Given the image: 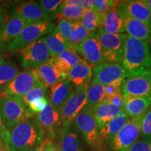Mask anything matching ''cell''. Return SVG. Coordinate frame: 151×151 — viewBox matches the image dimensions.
Instances as JSON below:
<instances>
[{
  "label": "cell",
  "instance_id": "obj_1",
  "mask_svg": "<svg viewBox=\"0 0 151 151\" xmlns=\"http://www.w3.org/2000/svg\"><path fill=\"white\" fill-rule=\"evenodd\" d=\"M121 65L127 77L151 74V54L148 43L126 35Z\"/></svg>",
  "mask_w": 151,
  "mask_h": 151
},
{
  "label": "cell",
  "instance_id": "obj_2",
  "mask_svg": "<svg viewBox=\"0 0 151 151\" xmlns=\"http://www.w3.org/2000/svg\"><path fill=\"white\" fill-rule=\"evenodd\" d=\"M43 140L42 129L36 119L26 120L8 130L10 151H35Z\"/></svg>",
  "mask_w": 151,
  "mask_h": 151
},
{
  "label": "cell",
  "instance_id": "obj_3",
  "mask_svg": "<svg viewBox=\"0 0 151 151\" xmlns=\"http://www.w3.org/2000/svg\"><path fill=\"white\" fill-rule=\"evenodd\" d=\"M73 124L92 150L94 151L102 150L99 139V128L92 108L88 105L85 106L76 116Z\"/></svg>",
  "mask_w": 151,
  "mask_h": 151
},
{
  "label": "cell",
  "instance_id": "obj_4",
  "mask_svg": "<svg viewBox=\"0 0 151 151\" xmlns=\"http://www.w3.org/2000/svg\"><path fill=\"white\" fill-rule=\"evenodd\" d=\"M0 116L7 129L31 120L35 114L28 110L20 97H0Z\"/></svg>",
  "mask_w": 151,
  "mask_h": 151
},
{
  "label": "cell",
  "instance_id": "obj_5",
  "mask_svg": "<svg viewBox=\"0 0 151 151\" xmlns=\"http://www.w3.org/2000/svg\"><path fill=\"white\" fill-rule=\"evenodd\" d=\"M55 28L52 21H41L30 23L26 26L14 41L6 46L9 53L17 52L30 43L52 33Z\"/></svg>",
  "mask_w": 151,
  "mask_h": 151
},
{
  "label": "cell",
  "instance_id": "obj_6",
  "mask_svg": "<svg viewBox=\"0 0 151 151\" xmlns=\"http://www.w3.org/2000/svg\"><path fill=\"white\" fill-rule=\"evenodd\" d=\"M144 113L131 118L124 124L109 143V150L111 151H127L134 143L139 140Z\"/></svg>",
  "mask_w": 151,
  "mask_h": 151
},
{
  "label": "cell",
  "instance_id": "obj_7",
  "mask_svg": "<svg viewBox=\"0 0 151 151\" xmlns=\"http://www.w3.org/2000/svg\"><path fill=\"white\" fill-rule=\"evenodd\" d=\"M97 34L102 48L104 62L121 63L123 58L126 35L107 33L101 28L97 32Z\"/></svg>",
  "mask_w": 151,
  "mask_h": 151
},
{
  "label": "cell",
  "instance_id": "obj_8",
  "mask_svg": "<svg viewBox=\"0 0 151 151\" xmlns=\"http://www.w3.org/2000/svg\"><path fill=\"white\" fill-rule=\"evenodd\" d=\"M17 52L22 67L25 69H37L51 58L43 37Z\"/></svg>",
  "mask_w": 151,
  "mask_h": 151
},
{
  "label": "cell",
  "instance_id": "obj_9",
  "mask_svg": "<svg viewBox=\"0 0 151 151\" xmlns=\"http://www.w3.org/2000/svg\"><path fill=\"white\" fill-rule=\"evenodd\" d=\"M127 77V72L121 63L104 62L93 67L91 81L108 86L114 84H123Z\"/></svg>",
  "mask_w": 151,
  "mask_h": 151
},
{
  "label": "cell",
  "instance_id": "obj_10",
  "mask_svg": "<svg viewBox=\"0 0 151 151\" xmlns=\"http://www.w3.org/2000/svg\"><path fill=\"white\" fill-rule=\"evenodd\" d=\"M39 82L35 69L19 72L10 83L0 92V97H18L25 95Z\"/></svg>",
  "mask_w": 151,
  "mask_h": 151
},
{
  "label": "cell",
  "instance_id": "obj_11",
  "mask_svg": "<svg viewBox=\"0 0 151 151\" xmlns=\"http://www.w3.org/2000/svg\"><path fill=\"white\" fill-rule=\"evenodd\" d=\"M87 88L84 86L73 90L62 106L60 111L62 128L70 127L77 114L87 105Z\"/></svg>",
  "mask_w": 151,
  "mask_h": 151
},
{
  "label": "cell",
  "instance_id": "obj_12",
  "mask_svg": "<svg viewBox=\"0 0 151 151\" xmlns=\"http://www.w3.org/2000/svg\"><path fill=\"white\" fill-rule=\"evenodd\" d=\"M36 120L42 129L43 139L55 140L57 136L62 128L60 111L55 109L50 103L42 111L38 113Z\"/></svg>",
  "mask_w": 151,
  "mask_h": 151
},
{
  "label": "cell",
  "instance_id": "obj_13",
  "mask_svg": "<svg viewBox=\"0 0 151 151\" xmlns=\"http://www.w3.org/2000/svg\"><path fill=\"white\" fill-rule=\"evenodd\" d=\"M124 98L151 97V74L127 77L121 88Z\"/></svg>",
  "mask_w": 151,
  "mask_h": 151
},
{
  "label": "cell",
  "instance_id": "obj_14",
  "mask_svg": "<svg viewBox=\"0 0 151 151\" xmlns=\"http://www.w3.org/2000/svg\"><path fill=\"white\" fill-rule=\"evenodd\" d=\"M73 48L80 54L84 61L93 67L104 63L102 48L98 39L97 32L92 33L83 42Z\"/></svg>",
  "mask_w": 151,
  "mask_h": 151
},
{
  "label": "cell",
  "instance_id": "obj_15",
  "mask_svg": "<svg viewBox=\"0 0 151 151\" xmlns=\"http://www.w3.org/2000/svg\"><path fill=\"white\" fill-rule=\"evenodd\" d=\"M13 14L20 16L29 23L52 21L54 18L45 12L37 1H25L18 4L15 7Z\"/></svg>",
  "mask_w": 151,
  "mask_h": 151
},
{
  "label": "cell",
  "instance_id": "obj_16",
  "mask_svg": "<svg viewBox=\"0 0 151 151\" xmlns=\"http://www.w3.org/2000/svg\"><path fill=\"white\" fill-rule=\"evenodd\" d=\"M55 141L61 151H88L73 123L62 128Z\"/></svg>",
  "mask_w": 151,
  "mask_h": 151
},
{
  "label": "cell",
  "instance_id": "obj_17",
  "mask_svg": "<svg viewBox=\"0 0 151 151\" xmlns=\"http://www.w3.org/2000/svg\"><path fill=\"white\" fill-rule=\"evenodd\" d=\"M29 24L24 19L14 14L6 20H4L0 25V46H7Z\"/></svg>",
  "mask_w": 151,
  "mask_h": 151
},
{
  "label": "cell",
  "instance_id": "obj_18",
  "mask_svg": "<svg viewBox=\"0 0 151 151\" xmlns=\"http://www.w3.org/2000/svg\"><path fill=\"white\" fill-rule=\"evenodd\" d=\"M116 7L122 14L151 25V14L144 0L119 1Z\"/></svg>",
  "mask_w": 151,
  "mask_h": 151
},
{
  "label": "cell",
  "instance_id": "obj_19",
  "mask_svg": "<svg viewBox=\"0 0 151 151\" xmlns=\"http://www.w3.org/2000/svg\"><path fill=\"white\" fill-rule=\"evenodd\" d=\"M93 67V66L83 60L71 68L67 79L71 83L74 89L88 86L92 81Z\"/></svg>",
  "mask_w": 151,
  "mask_h": 151
},
{
  "label": "cell",
  "instance_id": "obj_20",
  "mask_svg": "<svg viewBox=\"0 0 151 151\" xmlns=\"http://www.w3.org/2000/svg\"><path fill=\"white\" fill-rule=\"evenodd\" d=\"M38 78L40 82L46 88H51L62 81L66 80L67 77L57 69L50 59L43 65L35 69Z\"/></svg>",
  "mask_w": 151,
  "mask_h": 151
},
{
  "label": "cell",
  "instance_id": "obj_21",
  "mask_svg": "<svg viewBox=\"0 0 151 151\" xmlns=\"http://www.w3.org/2000/svg\"><path fill=\"white\" fill-rule=\"evenodd\" d=\"M122 14L124 24V31L127 35L138 40L147 42L151 35L150 24L132 18L122 13Z\"/></svg>",
  "mask_w": 151,
  "mask_h": 151
},
{
  "label": "cell",
  "instance_id": "obj_22",
  "mask_svg": "<svg viewBox=\"0 0 151 151\" xmlns=\"http://www.w3.org/2000/svg\"><path fill=\"white\" fill-rule=\"evenodd\" d=\"M92 111L99 128L116 117L126 115L123 109L119 108L109 101H102L99 104L94 106L92 107Z\"/></svg>",
  "mask_w": 151,
  "mask_h": 151
},
{
  "label": "cell",
  "instance_id": "obj_23",
  "mask_svg": "<svg viewBox=\"0 0 151 151\" xmlns=\"http://www.w3.org/2000/svg\"><path fill=\"white\" fill-rule=\"evenodd\" d=\"M50 60L57 69L67 77L71 68L83 61L73 48L67 49L58 56L51 58Z\"/></svg>",
  "mask_w": 151,
  "mask_h": 151
},
{
  "label": "cell",
  "instance_id": "obj_24",
  "mask_svg": "<svg viewBox=\"0 0 151 151\" xmlns=\"http://www.w3.org/2000/svg\"><path fill=\"white\" fill-rule=\"evenodd\" d=\"M100 28L107 33L123 34L125 31L121 11L116 7L104 14Z\"/></svg>",
  "mask_w": 151,
  "mask_h": 151
},
{
  "label": "cell",
  "instance_id": "obj_25",
  "mask_svg": "<svg viewBox=\"0 0 151 151\" xmlns=\"http://www.w3.org/2000/svg\"><path fill=\"white\" fill-rule=\"evenodd\" d=\"M129 120L127 115L120 116L112 119L99 128L100 143L102 148L104 146H108L113 137Z\"/></svg>",
  "mask_w": 151,
  "mask_h": 151
},
{
  "label": "cell",
  "instance_id": "obj_26",
  "mask_svg": "<svg viewBox=\"0 0 151 151\" xmlns=\"http://www.w3.org/2000/svg\"><path fill=\"white\" fill-rule=\"evenodd\" d=\"M150 106L151 97L124 98V111L130 119L143 114Z\"/></svg>",
  "mask_w": 151,
  "mask_h": 151
},
{
  "label": "cell",
  "instance_id": "obj_27",
  "mask_svg": "<svg viewBox=\"0 0 151 151\" xmlns=\"http://www.w3.org/2000/svg\"><path fill=\"white\" fill-rule=\"evenodd\" d=\"M50 94V104L55 109L60 111V109L66 102L69 95L73 91V87L67 79L62 81L51 88Z\"/></svg>",
  "mask_w": 151,
  "mask_h": 151
},
{
  "label": "cell",
  "instance_id": "obj_28",
  "mask_svg": "<svg viewBox=\"0 0 151 151\" xmlns=\"http://www.w3.org/2000/svg\"><path fill=\"white\" fill-rule=\"evenodd\" d=\"M43 39L51 58L58 56L67 49L72 48L69 42L55 30L52 33L43 37Z\"/></svg>",
  "mask_w": 151,
  "mask_h": 151
},
{
  "label": "cell",
  "instance_id": "obj_29",
  "mask_svg": "<svg viewBox=\"0 0 151 151\" xmlns=\"http://www.w3.org/2000/svg\"><path fill=\"white\" fill-rule=\"evenodd\" d=\"M102 15L98 14L94 9H90L85 10L82 18L79 22L90 33H95L101 25Z\"/></svg>",
  "mask_w": 151,
  "mask_h": 151
},
{
  "label": "cell",
  "instance_id": "obj_30",
  "mask_svg": "<svg viewBox=\"0 0 151 151\" xmlns=\"http://www.w3.org/2000/svg\"><path fill=\"white\" fill-rule=\"evenodd\" d=\"M84 11V9L77 6L66 4L63 1L60 5L58 14L55 15V17L58 19V20L65 19L73 22L79 21L82 18Z\"/></svg>",
  "mask_w": 151,
  "mask_h": 151
},
{
  "label": "cell",
  "instance_id": "obj_31",
  "mask_svg": "<svg viewBox=\"0 0 151 151\" xmlns=\"http://www.w3.org/2000/svg\"><path fill=\"white\" fill-rule=\"evenodd\" d=\"M19 69L14 62L4 60L0 64V92L18 74Z\"/></svg>",
  "mask_w": 151,
  "mask_h": 151
},
{
  "label": "cell",
  "instance_id": "obj_32",
  "mask_svg": "<svg viewBox=\"0 0 151 151\" xmlns=\"http://www.w3.org/2000/svg\"><path fill=\"white\" fill-rule=\"evenodd\" d=\"M105 97V86L91 81L87 88V105L92 108L104 101Z\"/></svg>",
  "mask_w": 151,
  "mask_h": 151
},
{
  "label": "cell",
  "instance_id": "obj_33",
  "mask_svg": "<svg viewBox=\"0 0 151 151\" xmlns=\"http://www.w3.org/2000/svg\"><path fill=\"white\" fill-rule=\"evenodd\" d=\"M92 33L88 32L83 26L81 24L79 21L73 22V27L71 32L70 37H69V42L71 47L74 48L75 46H78L81 43L83 42L88 37H89Z\"/></svg>",
  "mask_w": 151,
  "mask_h": 151
},
{
  "label": "cell",
  "instance_id": "obj_34",
  "mask_svg": "<svg viewBox=\"0 0 151 151\" xmlns=\"http://www.w3.org/2000/svg\"><path fill=\"white\" fill-rule=\"evenodd\" d=\"M48 93H47V88L46 86L39 81L28 93L20 98L25 106H27L29 104L35 100L44 97Z\"/></svg>",
  "mask_w": 151,
  "mask_h": 151
},
{
  "label": "cell",
  "instance_id": "obj_35",
  "mask_svg": "<svg viewBox=\"0 0 151 151\" xmlns=\"http://www.w3.org/2000/svg\"><path fill=\"white\" fill-rule=\"evenodd\" d=\"M118 3L119 1L115 0H94L92 1V9L103 16L112 9L116 8Z\"/></svg>",
  "mask_w": 151,
  "mask_h": 151
},
{
  "label": "cell",
  "instance_id": "obj_36",
  "mask_svg": "<svg viewBox=\"0 0 151 151\" xmlns=\"http://www.w3.org/2000/svg\"><path fill=\"white\" fill-rule=\"evenodd\" d=\"M73 22H74L70 21V20L61 19V20H58V23L55 26L54 30L58 34H60L66 41H68L71 32H72Z\"/></svg>",
  "mask_w": 151,
  "mask_h": 151
},
{
  "label": "cell",
  "instance_id": "obj_37",
  "mask_svg": "<svg viewBox=\"0 0 151 151\" xmlns=\"http://www.w3.org/2000/svg\"><path fill=\"white\" fill-rule=\"evenodd\" d=\"M43 10L50 16H55L58 14L60 5L63 2L62 0H40L37 1Z\"/></svg>",
  "mask_w": 151,
  "mask_h": 151
},
{
  "label": "cell",
  "instance_id": "obj_38",
  "mask_svg": "<svg viewBox=\"0 0 151 151\" xmlns=\"http://www.w3.org/2000/svg\"><path fill=\"white\" fill-rule=\"evenodd\" d=\"M141 139H151V106L143 116L141 128Z\"/></svg>",
  "mask_w": 151,
  "mask_h": 151
},
{
  "label": "cell",
  "instance_id": "obj_39",
  "mask_svg": "<svg viewBox=\"0 0 151 151\" xmlns=\"http://www.w3.org/2000/svg\"><path fill=\"white\" fill-rule=\"evenodd\" d=\"M50 103V98L48 97V94H47L44 97L35 100V101L29 104L26 107L30 112L32 113L36 116L38 113H40L41 111H42L43 109L46 108V106Z\"/></svg>",
  "mask_w": 151,
  "mask_h": 151
},
{
  "label": "cell",
  "instance_id": "obj_40",
  "mask_svg": "<svg viewBox=\"0 0 151 151\" xmlns=\"http://www.w3.org/2000/svg\"><path fill=\"white\" fill-rule=\"evenodd\" d=\"M151 139H139L127 151H150Z\"/></svg>",
  "mask_w": 151,
  "mask_h": 151
},
{
  "label": "cell",
  "instance_id": "obj_41",
  "mask_svg": "<svg viewBox=\"0 0 151 151\" xmlns=\"http://www.w3.org/2000/svg\"><path fill=\"white\" fill-rule=\"evenodd\" d=\"M64 2L77 6L84 10L92 9V1L90 0H65Z\"/></svg>",
  "mask_w": 151,
  "mask_h": 151
},
{
  "label": "cell",
  "instance_id": "obj_42",
  "mask_svg": "<svg viewBox=\"0 0 151 151\" xmlns=\"http://www.w3.org/2000/svg\"><path fill=\"white\" fill-rule=\"evenodd\" d=\"M45 151H61L55 141L50 139H44L41 143Z\"/></svg>",
  "mask_w": 151,
  "mask_h": 151
},
{
  "label": "cell",
  "instance_id": "obj_43",
  "mask_svg": "<svg viewBox=\"0 0 151 151\" xmlns=\"http://www.w3.org/2000/svg\"><path fill=\"white\" fill-rule=\"evenodd\" d=\"M104 101H109V102L113 104V105L116 106H118L119 108L123 109L124 110V97L123 96H122V93L116 94V95L113 96V97H109L108 99H105Z\"/></svg>",
  "mask_w": 151,
  "mask_h": 151
},
{
  "label": "cell",
  "instance_id": "obj_44",
  "mask_svg": "<svg viewBox=\"0 0 151 151\" xmlns=\"http://www.w3.org/2000/svg\"><path fill=\"white\" fill-rule=\"evenodd\" d=\"M8 14V7L6 4L0 3V25L5 20L6 16Z\"/></svg>",
  "mask_w": 151,
  "mask_h": 151
},
{
  "label": "cell",
  "instance_id": "obj_45",
  "mask_svg": "<svg viewBox=\"0 0 151 151\" xmlns=\"http://www.w3.org/2000/svg\"><path fill=\"white\" fill-rule=\"evenodd\" d=\"M7 132H8V129L4 126L2 120H1V116H0V137L3 138L4 137H5Z\"/></svg>",
  "mask_w": 151,
  "mask_h": 151
},
{
  "label": "cell",
  "instance_id": "obj_46",
  "mask_svg": "<svg viewBox=\"0 0 151 151\" xmlns=\"http://www.w3.org/2000/svg\"><path fill=\"white\" fill-rule=\"evenodd\" d=\"M7 53L6 46H0V64L3 61H4V55Z\"/></svg>",
  "mask_w": 151,
  "mask_h": 151
},
{
  "label": "cell",
  "instance_id": "obj_47",
  "mask_svg": "<svg viewBox=\"0 0 151 151\" xmlns=\"http://www.w3.org/2000/svg\"><path fill=\"white\" fill-rule=\"evenodd\" d=\"M145 3L146 4V5L148 6L149 11H150V14H151V0H144Z\"/></svg>",
  "mask_w": 151,
  "mask_h": 151
},
{
  "label": "cell",
  "instance_id": "obj_48",
  "mask_svg": "<svg viewBox=\"0 0 151 151\" xmlns=\"http://www.w3.org/2000/svg\"><path fill=\"white\" fill-rule=\"evenodd\" d=\"M147 43H148V48H149V50H150V54H151V35L150 36V37H149L148 41H147Z\"/></svg>",
  "mask_w": 151,
  "mask_h": 151
},
{
  "label": "cell",
  "instance_id": "obj_49",
  "mask_svg": "<svg viewBox=\"0 0 151 151\" xmlns=\"http://www.w3.org/2000/svg\"><path fill=\"white\" fill-rule=\"evenodd\" d=\"M35 151H45V150H44V149L43 148V147H42V146H41V144L40 146H39V147H37V148L35 149Z\"/></svg>",
  "mask_w": 151,
  "mask_h": 151
},
{
  "label": "cell",
  "instance_id": "obj_50",
  "mask_svg": "<svg viewBox=\"0 0 151 151\" xmlns=\"http://www.w3.org/2000/svg\"><path fill=\"white\" fill-rule=\"evenodd\" d=\"M150 151H151V142H150Z\"/></svg>",
  "mask_w": 151,
  "mask_h": 151
}]
</instances>
